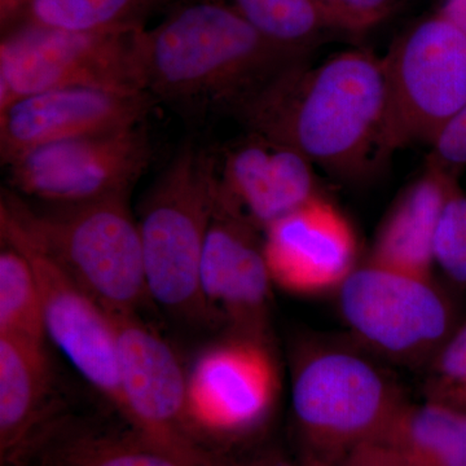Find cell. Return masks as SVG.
Masks as SVG:
<instances>
[{
	"label": "cell",
	"instance_id": "6da1fadb",
	"mask_svg": "<svg viewBox=\"0 0 466 466\" xmlns=\"http://www.w3.org/2000/svg\"><path fill=\"white\" fill-rule=\"evenodd\" d=\"M144 85L191 125L240 118L268 88L308 58L276 47L226 3L193 0L139 34Z\"/></svg>",
	"mask_w": 466,
	"mask_h": 466
},
{
	"label": "cell",
	"instance_id": "8fae6325",
	"mask_svg": "<svg viewBox=\"0 0 466 466\" xmlns=\"http://www.w3.org/2000/svg\"><path fill=\"white\" fill-rule=\"evenodd\" d=\"M113 318L124 394L121 419L183 466H218L217 453L202 446L189 426L187 370L170 343L137 315Z\"/></svg>",
	"mask_w": 466,
	"mask_h": 466
},
{
	"label": "cell",
	"instance_id": "d6986e66",
	"mask_svg": "<svg viewBox=\"0 0 466 466\" xmlns=\"http://www.w3.org/2000/svg\"><path fill=\"white\" fill-rule=\"evenodd\" d=\"M382 441L403 466H466V412L433 400L404 401Z\"/></svg>",
	"mask_w": 466,
	"mask_h": 466
},
{
	"label": "cell",
	"instance_id": "cb8c5ba5",
	"mask_svg": "<svg viewBox=\"0 0 466 466\" xmlns=\"http://www.w3.org/2000/svg\"><path fill=\"white\" fill-rule=\"evenodd\" d=\"M447 170V168H446ZM434 263L466 287V193L458 173L447 170L446 191L434 233Z\"/></svg>",
	"mask_w": 466,
	"mask_h": 466
},
{
	"label": "cell",
	"instance_id": "9a60e30c",
	"mask_svg": "<svg viewBox=\"0 0 466 466\" xmlns=\"http://www.w3.org/2000/svg\"><path fill=\"white\" fill-rule=\"evenodd\" d=\"M147 92L56 88L20 97L0 110V157L9 162L46 144L146 124Z\"/></svg>",
	"mask_w": 466,
	"mask_h": 466
},
{
	"label": "cell",
	"instance_id": "f546056e",
	"mask_svg": "<svg viewBox=\"0 0 466 466\" xmlns=\"http://www.w3.org/2000/svg\"><path fill=\"white\" fill-rule=\"evenodd\" d=\"M32 2L33 0H0V23L3 33L23 21Z\"/></svg>",
	"mask_w": 466,
	"mask_h": 466
},
{
	"label": "cell",
	"instance_id": "8992f818",
	"mask_svg": "<svg viewBox=\"0 0 466 466\" xmlns=\"http://www.w3.org/2000/svg\"><path fill=\"white\" fill-rule=\"evenodd\" d=\"M140 32L76 33L17 24L0 43V110L56 88L147 92Z\"/></svg>",
	"mask_w": 466,
	"mask_h": 466
},
{
	"label": "cell",
	"instance_id": "4316f807",
	"mask_svg": "<svg viewBox=\"0 0 466 466\" xmlns=\"http://www.w3.org/2000/svg\"><path fill=\"white\" fill-rule=\"evenodd\" d=\"M431 147L428 161L455 173L466 167V106L438 134Z\"/></svg>",
	"mask_w": 466,
	"mask_h": 466
},
{
	"label": "cell",
	"instance_id": "603a6c76",
	"mask_svg": "<svg viewBox=\"0 0 466 466\" xmlns=\"http://www.w3.org/2000/svg\"><path fill=\"white\" fill-rule=\"evenodd\" d=\"M0 242V336L46 346L41 290L32 263L11 242Z\"/></svg>",
	"mask_w": 466,
	"mask_h": 466
},
{
	"label": "cell",
	"instance_id": "7402d4cb",
	"mask_svg": "<svg viewBox=\"0 0 466 466\" xmlns=\"http://www.w3.org/2000/svg\"><path fill=\"white\" fill-rule=\"evenodd\" d=\"M269 43L303 58L339 33L318 0H220Z\"/></svg>",
	"mask_w": 466,
	"mask_h": 466
},
{
	"label": "cell",
	"instance_id": "277c9868",
	"mask_svg": "<svg viewBox=\"0 0 466 466\" xmlns=\"http://www.w3.org/2000/svg\"><path fill=\"white\" fill-rule=\"evenodd\" d=\"M214 208L210 149L191 140L150 186L137 222L150 300L175 317L210 320L200 272Z\"/></svg>",
	"mask_w": 466,
	"mask_h": 466
},
{
	"label": "cell",
	"instance_id": "52a82bcc",
	"mask_svg": "<svg viewBox=\"0 0 466 466\" xmlns=\"http://www.w3.org/2000/svg\"><path fill=\"white\" fill-rule=\"evenodd\" d=\"M383 61L392 152L431 146L466 106V33L437 12L401 34Z\"/></svg>",
	"mask_w": 466,
	"mask_h": 466
},
{
	"label": "cell",
	"instance_id": "ba28073f",
	"mask_svg": "<svg viewBox=\"0 0 466 466\" xmlns=\"http://www.w3.org/2000/svg\"><path fill=\"white\" fill-rule=\"evenodd\" d=\"M280 392L269 342L231 334L205 349L187 370L189 426L211 452V444L244 443L268 424Z\"/></svg>",
	"mask_w": 466,
	"mask_h": 466
},
{
	"label": "cell",
	"instance_id": "83f0119b",
	"mask_svg": "<svg viewBox=\"0 0 466 466\" xmlns=\"http://www.w3.org/2000/svg\"><path fill=\"white\" fill-rule=\"evenodd\" d=\"M303 461L309 466H403L397 452L382 441L364 444L327 464H317L305 459Z\"/></svg>",
	"mask_w": 466,
	"mask_h": 466
},
{
	"label": "cell",
	"instance_id": "d4e9b609",
	"mask_svg": "<svg viewBox=\"0 0 466 466\" xmlns=\"http://www.w3.org/2000/svg\"><path fill=\"white\" fill-rule=\"evenodd\" d=\"M428 400L466 412V319L431 360Z\"/></svg>",
	"mask_w": 466,
	"mask_h": 466
},
{
	"label": "cell",
	"instance_id": "484cf974",
	"mask_svg": "<svg viewBox=\"0 0 466 466\" xmlns=\"http://www.w3.org/2000/svg\"><path fill=\"white\" fill-rule=\"evenodd\" d=\"M401 0H318L339 34L361 35L380 25Z\"/></svg>",
	"mask_w": 466,
	"mask_h": 466
},
{
	"label": "cell",
	"instance_id": "9c48e42d",
	"mask_svg": "<svg viewBox=\"0 0 466 466\" xmlns=\"http://www.w3.org/2000/svg\"><path fill=\"white\" fill-rule=\"evenodd\" d=\"M339 293L352 332L401 363L433 360L458 328L452 305L433 278L367 262L351 272Z\"/></svg>",
	"mask_w": 466,
	"mask_h": 466
},
{
	"label": "cell",
	"instance_id": "ffe728a7",
	"mask_svg": "<svg viewBox=\"0 0 466 466\" xmlns=\"http://www.w3.org/2000/svg\"><path fill=\"white\" fill-rule=\"evenodd\" d=\"M43 466H183L133 429L106 431L61 419L38 452Z\"/></svg>",
	"mask_w": 466,
	"mask_h": 466
},
{
	"label": "cell",
	"instance_id": "2e32d148",
	"mask_svg": "<svg viewBox=\"0 0 466 466\" xmlns=\"http://www.w3.org/2000/svg\"><path fill=\"white\" fill-rule=\"evenodd\" d=\"M263 247L274 285L299 296L339 290L358 267L354 227L321 195L267 227Z\"/></svg>",
	"mask_w": 466,
	"mask_h": 466
},
{
	"label": "cell",
	"instance_id": "4dcf8cb0",
	"mask_svg": "<svg viewBox=\"0 0 466 466\" xmlns=\"http://www.w3.org/2000/svg\"><path fill=\"white\" fill-rule=\"evenodd\" d=\"M438 12L466 33V0H444Z\"/></svg>",
	"mask_w": 466,
	"mask_h": 466
},
{
	"label": "cell",
	"instance_id": "3957f363",
	"mask_svg": "<svg viewBox=\"0 0 466 466\" xmlns=\"http://www.w3.org/2000/svg\"><path fill=\"white\" fill-rule=\"evenodd\" d=\"M128 196L34 208L3 189L0 208L76 284L113 315H137L150 300L139 223Z\"/></svg>",
	"mask_w": 466,
	"mask_h": 466
},
{
	"label": "cell",
	"instance_id": "f1b7e54d",
	"mask_svg": "<svg viewBox=\"0 0 466 466\" xmlns=\"http://www.w3.org/2000/svg\"><path fill=\"white\" fill-rule=\"evenodd\" d=\"M218 466H309L306 461H296L276 449H258L241 455L218 453Z\"/></svg>",
	"mask_w": 466,
	"mask_h": 466
},
{
	"label": "cell",
	"instance_id": "5bb4252c",
	"mask_svg": "<svg viewBox=\"0 0 466 466\" xmlns=\"http://www.w3.org/2000/svg\"><path fill=\"white\" fill-rule=\"evenodd\" d=\"M216 198L260 231L320 196L315 165L288 144L248 131L210 149Z\"/></svg>",
	"mask_w": 466,
	"mask_h": 466
},
{
	"label": "cell",
	"instance_id": "44dd1931",
	"mask_svg": "<svg viewBox=\"0 0 466 466\" xmlns=\"http://www.w3.org/2000/svg\"><path fill=\"white\" fill-rule=\"evenodd\" d=\"M171 5L174 0H33L23 21L66 32L131 33L146 29L153 15Z\"/></svg>",
	"mask_w": 466,
	"mask_h": 466
},
{
	"label": "cell",
	"instance_id": "7a4b0ae2",
	"mask_svg": "<svg viewBox=\"0 0 466 466\" xmlns=\"http://www.w3.org/2000/svg\"><path fill=\"white\" fill-rule=\"evenodd\" d=\"M238 119L248 131L293 147L334 177H367L392 153L385 61L350 50L315 67H297Z\"/></svg>",
	"mask_w": 466,
	"mask_h": 466
},
{
	"label": "cell",
	"instance_id": "ac0fdd59",
	"mask_svg": "<svg viewBox=\"0 0 466 466\" xmlns=\"http://www.w3.org/2000/svg\"><path fill=\"white\" fill-rule=\"evenodd\" d=\"M447 170L428 161L401 192L377 233L368 262L433 278L434 233L446 191Z\"/></svg>",
	"mask_w": 466,
	"mask_h": 466
},
{
	"label": "cell",
	"instance_id": "7c38bea8",
	"mask_svg": "<svg viewBox=\"0 0 466 466\" xmlns=\"http://www.w3.org/2000/svg\"><path fill=\"white\" fill-rule=\"evenodd\" d=\"M0 238L23 251L41 290L46 336L119 416L124 410L115 318L0 208Z\"/></svg>",
	"mask_w": 466,
	"mask_h": 466
},
{
	"label": "cell",
	"instance_id": "e0dca14e",
	"mask_svg": "<svg viewBox=\"0 0 466 466\" xmlns=\"http://www.w3.org/2000/svg\"><path fill=\"white\" fill-rule=\"evenodd\" d=\"M46 346L0 336V459L24 466L35 456L58 415Z\"/></svg>",
	"mask_w": 466,
	"mask_h": 466
},
{
	"label": "cell",
	"instance_id": "5b68a950",
	"mask_svg": "<svg viewBox=\"0 0 466 466\" xmlns=\"http://www.w3.org/2000/svg\"><path fill=\"white\" fill-rule=\"evenodd\" d=\"M403 403L388 377L350 350H312L291 380V410L305 460L317 464L382 441Z\"/></svg>",
	"mask_w": 466,
	"mask_h": 466
},
{
	"label": "cell",
	"instance_id": "30bf717a",
	"mask_svg": "<svg viewBox=\"0 0 466 466\" xmlns=\"http://www.w3.org/2000/svg\"><path fill=\"white\" fill-rule=\"evenodd\" d=\"M152 157L148 130L140 124L46 144L5 167L17 195L73 205L130 195Z\"/></svg>",
	"mask_w": 466,
	"mask_h": 466
},
{
	"label": "cell",
	"instance_id": "4fadbf2b",
	"mask_svg": "<svg viewBox=\"0 0 466 466\" xmlns=\"http://www.w3.org/2000/svg\"><path fill=\"white\" fill-rule=\"evenodd\" d=\"M250 220L217 201L202 254L201 296L208 317H223L231 334L268 341L274 281L260 238Z\"/></svg>",
	"mask_w": 466,
	"mask_h": 466
}]
</instances>
